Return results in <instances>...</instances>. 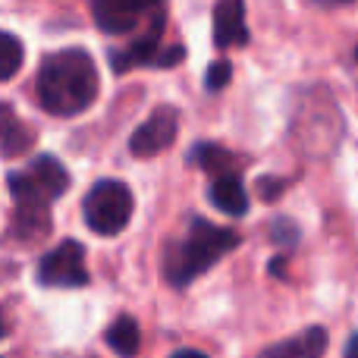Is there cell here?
<instances>
[{
  "label": "cell",
  "instance_id": "obj_12",
  "mask_svg": "<svg viewBox=\"0 0 358 358\" xmlns=\"http://www.w3.org/2000/svg\"><path fill=\"white\" fill-rule=\"evenodd\" d=\"M210 201L229 217H242L248 210V195H245V185L239 182L236 173H223L214 176L210 182Z\"/></svg>",
  "mask_w": 358,
  "mask_h": 358
},
{
  "label": "cell",
  "instance_id": "obj_15",
  "mask_svg": "<svg viewBox=\"0 0 358 358\" xmlns=\"http://www.w3.org/2000/svg\"><path fill=\"white\" fill-rule=\"evenodd\" d=\"M22 41L10 31H0V82L13 79L22 69Z\"/></svg>",
  "mask_w": 358,
  "mask_h": 358
},
{
  "label": "cell",
  "instance_id": "obj_1",
  "mask_svg": "<svg viewBox=\"0 0 358 358\" xmlns=\"http://www.w3.org/2000/svg\"><path fill=\"white\" fill-rule=\"evenodd\" d=\"M10 192L16 210H13V236L19 242H38L50 233V201L69 189V173L54 155H38L29 167L13 170Z\"/></svg>",
  "mask_w": 358,
  "mask_h": 358
},
{
  "label": "cell",
  "instance_id": "obj_18",
  "mask_svg": "<svg viewBox=\"0 0 358 358\" xmlns=\"http://www.w3.org/2000/svg\"><path fill=\"white\" fill-rule=\"evenodd\" d=\"M10 327H13V321H10V315H6V308L0 305V340L10 334Z\"/></svg>",
  "mask_w": 358,
  "mask_h": 358
},
{
  "label": "cell",
  "instance_id": "obj_22",
  "mask_svg": "<svg viewBox=\"0 0 358 358\" xmlns=\"http://www.w3.org/2000/svg\"><path fill=\"white\" fill-rule=\"evenodd\" d=\"M330 3H346V0H330Z\"/></svg>",
  "mask_w": 358,
  "mask_h": 358
},
{
  "label": "cell",
  "instance_id": "obj_16",
  "mask_svg": "<svg viewBox=\"0 0 358 358\" xmlns=\"http://www.w3.org/2000/svg\"><path fill=\"white\" fill-rule=\"evenodd\" d=\"M229 76H233V66H229L227 60H217V63H210L208 73H204V85H208L210 92H220L229 82Z\"/></svg>",
  "mask_w": 358,
  "mask_h": 358
},
{
  "label": "cell",
  "instance_id": "obj_6",
  "mask_svg": "<svg viewBox=\"0 0 358 358\" xmlns=\"http://www.w3.org/2000/svg\"><path fill=\"white\" fill-rule=\"evenodd\" d=\"M38 280L41 286H57V289H79L88 283V264L85 248L76 239H63L54 245L38 264Z\"/></svg>",
  "mask_w": 358,
  "mask_h": 358
},
{
  "label": "cell",
  "instance_id": "obj_5",
  "mask_svg": "<svg viewBox=\"0 0 358 358\" xmlns=\"http://www.w3.org/2000/svg\"><path fill=\"white\" fill-rule=\"evenodd\" d=\"M92 19L107 35H136L142 22L164 16V0H88Z\"/></svg>",
  "mask_w": 358,
  "mask_h": 358
},
{
  "label": "cell",
  "instance_id": "obj_21",
  "mask_svg": "<svg viewBox=\"0 0 358 358\" xmlns=\"http://www.w3.org/2000/svg\"><path fill=\"white\" fill-rule=\"evenodd\" d=\"M352 57H355V63H358V44H355V50H352Z\"/></svg>",
  "mask_w": 358,
  "mask_h": 358
},
{
  "label": "cell",
  "instance_id": "obj_3",
  "mask_svg": "<svg viewBox=\"0 0 358 358\" xmlns=\"http://www.w3.org/2000/svg\"><path fill=\"white\" fill-rule=\"evenodd\" d=\"M239 245V236L227 227L204 220V217H192L189 229L167 248V261H164V273H167L170 286L185 289L192 286L204 271L217 264L227 252Z\"/></svg>",
  "mask_w": 358,
  "mask_h": 358
},
{
  "label": "cell",
  "instance_id": "obj_7",
  "mask_svg": "<svg viewBox=\"0 0 358 358\" xmlns=\"http://www.w3.org/2000/svg\"><path fill=\"white\" fill-rule=\"evenodd\" d=\"M161 35H164V19L155 22L151 29H145V35L136 38L129 48L113 50V69L126 73V69H138V66H173V63H179L185 57V50L179 44L164 48Z\"/></svg>",
  "mask_w": 358,
  "mask_h": 358
},
{
  "label": "cell",
  "instance_id": "obj_10",
  "mask_svg": "<svg viewBox=\"0 0 358 358\" xmlns=\"http://www.w3.org/2000/svg\"><path fill=\"white\" fill-rule=\"evenodd\" d=\"M35 138H38L35 129L10 104H0V155L3 157L25 155V151H31Z\"/></svg>",
  "mask_w": 358,
  "mask_h": 358
},
{
  "label": "cell",
  "instance_id": "obj_8",
  "mask_svg": "<svg viewBox=\"0 0 358 358\" xmlns=\"http://www.w3.org/2000/svg\"><path fill=\"white\" fill-rule=\"evenodd\" d=\"M176 129H179V113L173 107H157L129 138V148L132 155L138 157H151V155H161L173 145L176 138Z\"/></svg>",
  "mask_w": 358,
  "mask_h": 358
},
{
  "label": "cell",
  "instance_id": "obj_9",
  "mask_svg": "<svg viewBox=\"0 0 358 358\" xmlns=\"http://www.w3.org/2000/svg\"><path fill=\"white\" fill-rule=\"evenodd\" d=\"M214 44L220 50L248 44L245 3H242V0H217V6H214Z\"/></svg>",
  "mask_w": 358,
  "mask_h": 358
},
{
  "label": "cell",
  "instance_id": "obj_13",
  "mask_svg": "<svg viewBox=\"0 0 358 358\" xmlns=\"http://www.w3.org/2000/svg\"><path fill=\"white\" fill-rule=\"evenodd\" d=\"M107 346H110L120 358L138 355V346H142V330H138V321H136V317L120 315L117 321L107 327Z\"/></svg>",
  "mask_w": 358,
  "mask_h": 358
},
{
  "label": "cell",
  "instance_id": "obj_11",
  "mask_svg": "<svg viewBox=\"0 0 358 358\" xmlns=\"http://www.w3.org/2000/svg\"><path fill=\"white\" fill-rule=\"evenodd\" d=\"M327 349V334L324 327H308L302 334L289 336V340L277 343V346L264 349L261 358H321Z\"/></svg>",
  "mask_w": 358,
  "mask_h": 358
},
{
  "label": "cell",
  "instance_id": "obj_4",
  "mask_svg": "<svg viewBox=\"0 0 358 358\" xmlns=\"http://www.w3.org/2000/svg\"><path fill=\"white\" fill-rule=\"evenodd\" d=\"M85 223L98 236H117L132 217V192L120 179H101L85 195Z\"/></svg>",
  "mask_w": 358,
  "mask_h": 358
},
{
  "label": "cell",
  "instance_id": "obj_19",
  "mask_svg": "<svg viewBox=\"0 0 358 358\" xmlns=\"http://www.w3.org/2000/svg\"><path fill=\"white\" fill-rule=\"evenodd\" d=\"M170 358H208V355L198 352V349H179V352H173Z\"/></svg>",
  "mask_w": 358,
  "mask_h": 358
},
{
  "label": "cell",
  "instance_id": "obj_17",
  "mask_svg": "<svg viewBox=\"0 0 358 358\" xmlns=\"http://www.w3.org/2000/svg\"><path fill=\"white\" fill-rule=\"evenodd\" d=\"M273 239L283 242V245H292V242L299 239L296 223H292V220H277V223H273Z\"/></svg>",
  "mask_w": 358,
  "mask_h": 358
},
{
  "label": "cell",
  "instance_id": "obj_2",
  "mask_svg": "<svg viewBox=\"0 0 358 358\" xmlns=\"http://www.w3.org/2000/svg\"><path fill=\"white\" fill-rule=\"evenodd\" d=\"M38 104L54 117H76L98 98V66L82 48H63L38 69Z\"/></svg>",
  "mask_w": 358,
  "mask_h": 358
},
{
  "label": "cell",
  "instance_id": "obj_14",
  "mask_svg": "<svg viewBox=\"0 0 358 358\" xmlns=\"http://www.w3.org/2000/svg\"><path fill=\"white\" fill-rule=\"evenodd\" d=\"M192 161L201 164V167L214 176L233 173V167L239 164L227 148H220V145H195V148H192Z\"/></svg>",
  "mask_w": 358,
  "mask_h": 358
},
{
  "label": "cell",
  "instance_id": "obj_20",
  "mask_svg": "<svg viewBox=\"0 0 358 358\" xmlns=\"http://www.w3.org/2000/svg\"><path fill=\"white\" fill-rule=\"evenodd\" d=\"M346 358H358V336H352L346 346Z\"/></svg>",
  "mask_w": 358,
  "mask_h": 358
}]
</instances>
